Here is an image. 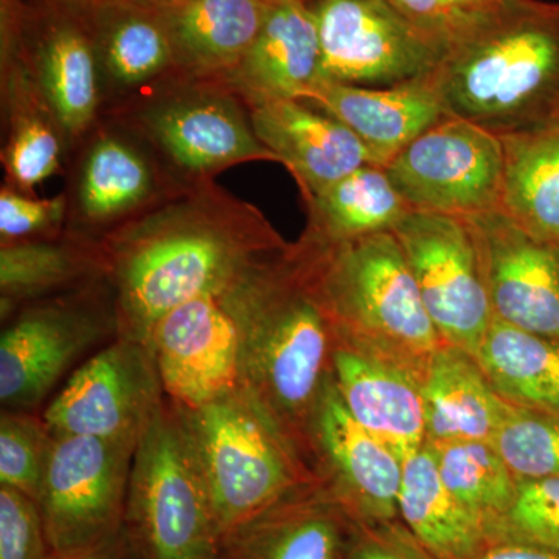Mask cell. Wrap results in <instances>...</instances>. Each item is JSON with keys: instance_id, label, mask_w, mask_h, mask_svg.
Here are the masks:
<instances>
[{"instance_id": "34", "label": "cell", "mask_w": 559, "mask_h": 559, "mask_svg": "<svg viewBox=\"0 0 559 559\" xmlns=\"http://www.w3.org/2000/svg\"><path fill=\"white\" fill-rule=\"evenodd\" d=\"M53 436L35 411L0 414V485L38 502Z\"/></svg>"}, {"instance_id": "36", "label": "cell", "mask_w": 559, "mask_h": 559, "mask_svg": "<svg viewBox=\"0 0 559 559\" xmlns=\"http://www.w3.org/2000/svg\"><path fill=\"white\" fill-rule=\"evenodd\" d=\"M491 443L520 479L559 477L558 414L513 406Z\"/></svg>"}, {"instance_id": "1", "label": "cell", "mask_w": 559, "mask_h": 559, "mask_svg": "<svg viewBox=\"0 0 559 559\" xmlns=\"http://www.w3.org/2000/svg\"><path fill=\"white\" fill-rule=\"evenodd\" d=\"M100 246L119 337L146 344L168 312L288 245L259 207L213 180L131 221Z\"/></svg>"}, {"instance_id": "4", "label": "cell", "mask_w": 559, "mask_h": 559, "mask_svg": "<svg viewBox=\"0 0 559 559\" xmlns=\"http://www.w3.org/2000/svg\"><path fill=\"white\" fill-rule=\"evenodd\" d=\"M124 530L142 559H221L207 479L182 407L165 399L140 437Z\"/></svg>"}, {"instance_id": "44", "label": "cell", "mask_w": 559, "mask_h": 559, "mask_svg": "<svg viewBox=\"0 0 559 559\" xmlns=\"http://www.w3.org/2000/svg\"><path fill=\"white\" fill-rule=\"evenodd\" d=\"M57 2L69 7H76V9H84V7L91 5L94 0H57Z\"/></svg>"}, {"instance_id": "28", "label": "cell", "mask_w": 559, "mask_h": 559, "mask_svg": "<svg viewBox=\"0 0 559 559\" xmlns=\"http://www.w3.org/2000/svg\"><path fill=\"white\" fill-rule=\"evenodd\" d=\"M106 278L100 242L62 231L40 240L0 242V318L32 301Z\"/></svg>"}, {"instance_id": "7", "label": "cell", "mask_w": 559, "mask_h": 559, "mask_svg": "<svg viewBox=\"0 0 559 559\" xmlns=\"http://www.w3.org/2000/svg\"><path fill=\"white\" fill-rule=\"evenodd\" d=\"M316 245L319 293L344 336L409 358L430 360L439 352V331L392 230L344 245Z\"/></svg>"}, {"instance_id": "12", "label": "cell", "mask_w": 559, "mask_h": 559, "mask_svg": "<svg viewBox=\"0 0 559 559\" xmlns=\"http://www.w3.org/2000/svg\"><path fill=\"white\" fill-rule=\"evenodd\" d=\"M503 164L498 135L448 116L384 168L414 212L471 218L500 209Z\"/></svg>"}, {"instance_id": "37", "label": "cell", "mask_w": 559, "mask_h": 559, "mask_svg": "<svg viewBox=\"0 0 559 559\" xmlns=\"http://www.w3.org/2000/svg\"><path fill=\"white\" fill-rule=\"evenodd\" d=\"M518 0H390L444 55L487 31Z\"/></svg>"}, {"instance_id": "2", "label": "cell", "mask_w": 559, "mask_h": 559, "mask_svg": "<svg viewBox=\"0 0 559 559\" xmlns=\"http://www.w3.org/2000/svg\"><path fill=\"white\" fill-rule=\"evenodd\" d=\"M429 76L448 116L498 138L559 127V2L518 0Z\"/></svg>"}, {"instance_id": "22", "label": "cell", "mask_w": 559, "mask_h": 559, "mask_svg": "<svg viewBox=\"0 0 559 559\" xmlns=\"http://www.w3.org/2000/svg\"><path fill=\"white\" fill-rule=\"evenodd\" d=\"M331 377L349 415L403 462L425 447L421 388L403 371L381 362L340 331Z\"/></svg>"}, {"instance_id": "24", "label": "cell", "mask_w": 559, "mask_h": 559, "mask_svg": "<svg viewBox=\"0 0 559 559\" xmlns=\"http://www.w3.org/2000/svg\"><path fill=\"white\" fill-rule=\"evenodd\" d=\"M84 10L97 50L102 114L178 72L156 11L112 0H95Z\"/></svg>"}, {"instance_id": "40", "label": "cell", "mask_w": 559, "mask_h": 559, "mask_svg": "<svg viewBox=\"0 0 559 559\" xmlns=\"http://www.w3.org/2000/svg\"><path fill=\"white\" fill-rule=\"evenodd\" d=\"M345 559H436L428 554L417 539L412 540L403 533L385 530V532L367 533L362 538L352 543Z\"/></svg>"}, {"instance_id": "42", "label": "cell", "mask_w": 559, "mask_h": 559, "mask_svg": "<svg viewBox=\"0 0 559 559\" xmlns=\"http://www.w3.org/2000/svg\"><path fill=\"white\" fill-rule=\"evenodd\" d=\"M474 559H559L554 551L525 546V544H489L487 549Z\"/></svg>"}, {"instance_id": "31", "label": "cell", "mask_w": 559, "mask_h": 559, "mask_svg": "<svg viewBox=\"0 0 559 559\" xmlns=\"http://www.w3.org/2000/svg\"><path fill=\"white\" fill-rule=\"evenodd\" d=\"M474 359L511 406L559 415V342L495 318Z\"/></svg>"}, {"instance_id": "39", "label": "cell", "mask_w": 559, "mask_h": 559, "mask_svg": "<svg viewBox=\"0 0 559 559\" xmlns=\"http://www.w3.org/2000/svg\"><path fill=\"white\" fill-rule=\"evenodd\" d=\"M36 500L0 485V559H50Z\"/></svg>"}, {"instance_id": "11", "label": "cell", "mask_w": 559, "mask_h": 559, "mask_svg": "<svg viewBox=\"0 0 559 559\" xmlns=\"http://www.w3.org/2000/svg\"><path fill=\"white\" fill-rule=\"evenodd\" d=\"M135 447L97 437L53 436L36 502L51 555L90 549L123 528Z\"/></svg>"}, {"instance_id": "8", "label": "cell", "mask_w": 559, "mask_h": 559, "mask_svg": "<svg viewBox=\"0 0 559 559\" xmlns=\"http://www.w3.org/2000/svg\"><path fill=\"white\" fill-rule=\"evenodd\" d=\"M182 411L223 540L289 498L304 481L296 444L245 390Z\"/></svg>"}, {"instance_id": "17", "label": "cell", "mask_w": 559, "mask_h": 559, "mask_svg": "<svg viewBox=\"0 0 559 559\" xmlns=\"http://www.w3.org/2000/svg\"><path fill=\"white\" fill-rule=\"evenodd\" d=\"M466 219L492 316L559 342V246L530 234L500 209Z\"/></svg>"}, {"instance_id": "33", "label": "cell", "mask_w": 559, "mask_h": 559, "mask_svg": "<svg viewBox=\"0 0 559 559\" xmlns=\"http://www.w3.org/2000/svg\"><path fill=\"white\" fill-rule=\"evenodd\" d=\"M429 447L443 484L485 530L510 509L520 477L514 476L495 444L455 441Z\"/></svg>"}, {"instance_id": "43", "label": "cell", "mask_w": 559, "mask_h": 559, "mask_svg": "<svg viewBox=\"0 0 559 559\" xmlns=\"http://www.w3.org/2000/svg\"><path fill=\"white\" fill-rule=\"evenodd\" d=\"M112 2L130 3V5L142 7V9L157 10L167 5V3L175 2V0H112Z\"/></svg>"}, {"instance_id": "13", "label": "cell", "mask_w": 559, "mask_h": 559, "mask_svg": "<svg viewBox=\"0 0 559 559\" xmlns=\"http://www.w3.org/2000/svg\"><path fill=\"white\" fill-rule=\"evenodd\" d=\"M165 399L150 345L117 336L72 371L43 418L55 437L138 444Z\"/></svg>"}, {"instance_id": "23", "label": "cell", "mask_w": 559, "mask_h": 559, "mask_svg": "<svg viewBox=\"0 0 559 559\" xmlns=\"http://www.w3.org/2000/svg\"><path fill=\"white\" fill-rule=\"evenodd\" d=\"M320 76L318 21L308 0L271 5L263 27L237 68L221 81L248 105L300 100Z\"/></svg>"}, {"instance_id": "19", "label": "cell", "mask_w": 559, "mask_h": 559, "mask_svg": "<svg viewBox=\"0 0 559 559\" xmlns=\"http://www.w3.org/2000/svg\"><path fill=\"white\" fill-rule=\"evenodd\" d=\"M248 109L257 138L290 173L304 201L364 165H377L355 132L310 103L289 98Z\"/></svg>"}, {"instance_id": "21", "label": "cell", "mask_w": 559, "mask_h": 559, "mask_svg": "<svg viewBox=\"0 0 559 559\" xmlns=\"http://www.w3.org/2000/svg\"><path fill=\"white\" fill-rule=\"evenodd\" d=\"M429 75L393 86L318 80L300 100L344 123L369 148L377 165L385 167L418 135L448 117Z\"/></svg>"}, {"instance_id": "15", "label": "cell", "mask_w": 559, "mask_h": 559, "mask_svg": "<svg viewBox=\"0 0 559 559\" xmlns=\"http://www.w3.org/2000/svg\"><path fill=\"white\" fill-rule=\"evenodd\" d=\"M319 80L393 86L428 76L444 51L390 0H314Z\"/></svg>"}, {"instance_id": "30", "label": "cell", "mask_w": 559, "mask_h": 559, "mask_svg": "<svg viewBox=\"0 0 559 559\" xmlns=\"http://www.w3.org/2000/svg\"><path fill=\"white\" fill-rule=\"evenodd\" d=\"M304 202L308 216L304 235L323 246L392 230L412 212L380 165H364Z\"/></svg>"}, {"instance_id": "9", "label": "cell", "mask_w": 559, "mask_h": 559, "mask_svg": "<svg viewBox=\"0 0 559 559\" xmlns=\"http://www.w3.org/2000/svg\"><path fill=\"white\" fill-rule=\"evenodd\" d=\"M2 409L36 411L76 360L119 336L108 280L24 305L2 322Z\"/></svg>"}, {"instance_id": "18", "label": "cell", "mask_w": 559, "mask_h": 559, "mask_svg": "<svg viewBox=\"0 0 559 559\" xmlns=\"http://www.w3.org/2000/svg\"><path fill=\"white\" fill-rule=\"evenodd\" d=\"M308 440L329 473L333 499L345 513L369 527L395 520L403 460L349 415L333 377L312 412Z\"/></svg>"}, {"instance_id": "14", "label": "cell", "mask_w": 559, "mask_h": 559, "mask_svg": "<svg viewBox=\"0 0 559 559\" xmlns=\"http://www.w3.org/2000/svg\"><path fill=\"white\" fill-rule=\"evenodd\" d=\"M392 231L441 341L474 358L495 316L468 219L412 210Z\"/></svg>"}, {"instance_id": "25", "label": "cell", "mask_w": 559, "mask_h": 559, "mask_svg": "<svg viewBox=\"0 0 559 559\" xmlns=\"http://www.w3.org/2000/svg\"><path fill=\"white\" fill-rule=\"evenodd\" d=\"M270 0H175L154 10L178 72L221 76L237 68L263 27Z\"/></svg>"}, {"instance_id": "38", "label": "cell", "mask_w": 559, "mask_h": 559, "mask_svg": "<svg viewBox=\"0 0 559 559\" xmlns=\"http://www.w3.org/2000/svg\"><path fill=\"white\" fill-rule=\"evenodd\" d=\"M68 202L64 193L36 198L2 186L0 189V242L40 240L64 231Z\"/></svg>"}, {"instance_id": "27", "label": "cell", "mask_w": 559, "mask_h": 559, "mask_svg": "<svg viewBox=\"0 0 559 559\" xmlns=\"http://www.w3.org/2000/svg\"><path fill=\"white\" fill-rule=\"evenodd\" d=\"M294 498L296 492L227 535L221 559L347 558L352 543L340 503Z\"/></svg>"}, {"instance_id": "3", "label": "cell", "mask_w": 559, "mask_h": 559, "mask_svg": "<svg viewBox=\"0 0 559 559\" xmlns=\"http://www.w3.org/2000/svg\"><path fill=\"white\" fill-rule=\"evenodd\" d=\"M318 255L305 235L288 246L242 337L241 390L294 444L308 439L340 337L316 282Z\"/></svg>"}, {"instance_id": "32", "label": "cell", "mask_w": 559, "mask_h": 559, "mask_svg": "<svg viewBox=\"0 0 559 559\" xmlns=\"http://www.w3.org/2000/svg\"><path fill=\"white\" fill-rule=\"evenodd\" d=\"M500 140L506 159L500 210L559 246V127Z\"/></svg>"}, {"instance_id": "29", "label": "cell", "mask_w": 559, "mask_h": 559, "mask_svg": "<svg viewBox=\"0 0 559 559\" xmlns=\"http://www.w3.org/2000/svg\"><path fill=\"white\" fill-rule=\"evenodd\" d=\"M399 510L411 535L436 559H474L489 546L481 522L441 480L429 444L404 459Z\"/></svg>"}, {"instance_id": "20", "label": "cell", "mask_w": 559, "mask_h": 559, "mask_svg": "<svg viewBox=\"0 0 559 559\" xmlns=\"http://www.w3.org/2000/svg\"><path fill=\"white\" fill-rule=\"evenodd\" d=\"M0 97L5 124L3 183L22 193L35 194L39 183L66 170L70 150L60 123L24 60L11 21H0Z\"/></svg>"}, {"instance_id": "45", "label": "cell", "mask_w": 559, "mask_h": 559, "mask_svg": "<svg viewBox=\"0 0 559 559\" xmlns=\"http://www.w3.org/2000/svg\"><path fill=\"white\" fill-rule=\"evenodd\" d=\"M270 2H282V0H270Z\"/></svg>"}, {"instance_id": "26", "label": "cell", "mask_w": 559, "mask_h": 559, "mask_svg": "<svg viewBox=\"0 0 559 559\" xmlns=\"http://www.w3.org/2000/svg\"><path fill=\"white\" fill-rule=\"evenodd\" d=\"M425 401L426 441L495 440L511 409L492 389L477 360L459 348H440L429 360L421 385Z\"/></svg>"}, {"instance_id": "6", "label": "cell", "mask_w": 559, "mask_h": 559, "mask_svg": "<svg viewBox=\"0 0 559 559\" xmlns=\"http://www.w3.org/2000/svg\"><path fill=\"white\" fill-rule=\"evenodd\" d=\"M285 249L255 261L156 323L146 344L168 400L197 409L241 390L242 337Z\"/></svg>"}, {"instance_id": "41", "label": "cell", "mask_w": 559, "mask_h": 559, "mask_svg": "<svg viewBox=\"0 0 559 559\" xmlns=\"http://www.w3.org/2000/svg\"><path fill=\"white\" fill-rule=\"evenodd\" d=\"M50 559H142L134 544L128 536L127 530H120L117 535L103 540L90 549L75 551L70 555H51Z\"/></svg>"}, {"instance_id": "35", "label": "cell", "mask_w": 559, "mask_h": 559, "mask_svg": "<svg viewBox=\"0 0 559 559\" xmlns=\"http://www.w3.org/2000/svg\"><path fill=\"white\" fill-rule=\"evenodd\" d=\"M485 532L488 544H525L559 555V477L520 479L510 509Z\"/></svg>"}, {"instance_id": "10", "label": "cell", "mask_w": 559, "mask_h": 559, "mask_svg": "<svg viewBox=\"0 0 559 559\" xmlns=\"http://www.w3.org/2000/svg\"><path fill=\"white\" fill-rule=\"evenodd\" d=\"M64 231L100 242L189 190L120 121L102 116L66 165Z\"/></svg>"}, {"instance_id": "16", "label": "cell", "mask_w": 559, "mask_h": 559, "mask_svg": "<svg viewBox=\"0 0 559 559\" xmlns=\"http://www.w3.org/2000/svg\"><path fill=\"white\" fill-rule=\"evenodd\" d=\"M2 3L9 7L24 60L72 153L103 112L97 50L86 10L57 0Z\"/></svg>"}, {"instance_id": "5", "label": "cell", "mask_w": 559, "mask_h": 559, "mask_svg": "<svg viewBox=\"0 0 559 559\" xmlns=\"http://www.w3.org/2000/svg\"><path fill=\"white\" fill-rule=\"evenodd\" d=\"M102 116L134 132L189 189L235 165L278 162L257 138L246 103L212 76L171 73Z\"/></svg>"}]
</instances>
